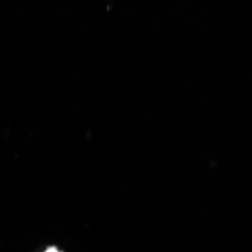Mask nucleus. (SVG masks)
<instances>
[{
    "mask_svg": "<svg viewBox=\"0 0 252 252\" xmlns=\"http://www.w3.org/2000/svg\"><path fill=\"white\" fill-rule=\"evenodd\" d=\"M45 252H61V251H58L56 248H49V249L45 251Z\"/></svg>",
    "mask_w": 252,
    "mask_h": 252,
    "instance_id": "nucleus-1",
    "label": "nucleus"
}]
</instances>
